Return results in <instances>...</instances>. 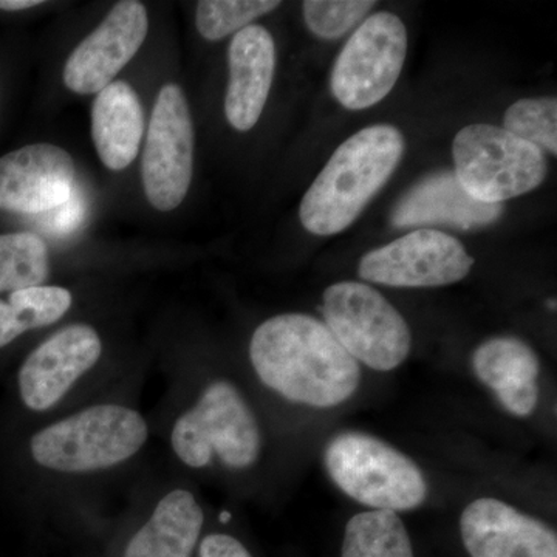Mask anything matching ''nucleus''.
Returning a JSON list of instances; mask_svg holds the SVG:
<instances>
[{"label":"nucleus","instance_id":"obj_1","mask_svg":"<svg viewBox=\"0 0 557 557\" xmlns=\"http://www.w3.org/2000/svg\"><path fill=\"white\" fill-rule=\"evenodd\" d=\"M249 359L267 387L310 408L344 405L361 384V366L310 314H278L263 322L252 335Z\"/></svg>","mask_w":557,"mask_h":557},{"label":"nucleus","instance_id":"obj_2","mask_svg":"<svg viewBox=\"0 0 557 557\" xmlns=\"http://www.w3.org/2000/svg\"><path fill=\"white\" fill-rule=\"evenodd\" d=\"M403 153L405 137L387 124L366 127L344 141L304 196V228L318 236L347 230L386 185Z\"/></svg>","mask_w":557,"mask_h":557},{"label":"nucleus","instance_id":"obj_3","mask_svg":"<svg viewBox=\"0 0 557 557\" xmlns=\"http://www.w3.org/2000/svg\"><path fill=\"white\" fill-rule=\"evenodd\" d=\"M330 479L346 496L370 509L412 511L426 502L428 480L405 453L366 432L335 435L324 450Z\"/></svg>","mask_w":557,"mask_h":557},{"label":"nucleus","instance_id":"obj_4","mask_svg":"<svg viewBox=\"0 0 557 557\" xmlns=\"http://www.w3.org/2000/svg\"><path fill=\"white\" fill-rule=\"evenodd\" d=\"M149 429L137 410L119 405L91 406L33 435L32 456L60 472L108 469L134 457Z\"/></svg>","mask_w":557,"mask_h":557},{"label":"nucleus","instance_id":"obj_5","mask_svg":"<svg viewBox=\"0 0 557 557\" xmlns=\"http://www.w3.org/2000/svg\"><path fill=\"white\" fill-rule=\"evenodd\" d=\"M171 443L186 467L205 468L212 456H219L231 469H247L258 461L262 440L239 388L220 380L209 384L196 406L178 418Z\"/></svg>","mask_w":557,"mask_h":557},{"label":"nucleus","instance_id":"obj_6","mask_svg":"<svg viewBox=\"0 0 557 557\" xmlns=\"http://www.w3.org/2000/svg\"><path fill=\"white\" fill-rule=\"evenodd\" d=\"M453 156L458 182L483 203L502 205L523 196L547 177V159L541 149L490 124H472L458 132Z\"/></svg>","mask_w":557,"mask_h":557},{"label":"nucleus","instance_id":"obj_7","mask_svg":"<svg viewBox=\"0 0 557 557\" xmlns=\"http://www.w3.org/2000/svg\"><path fill=\"white\" fill-rule=\"evenodd\" d=\"M325 325L358 364L391 372L408 359L412 333L406 319L379 289L344 281L325 289Z\"/></svg>","mask_w":557,"mask_h":557},{"label":"nucleus","instance_id":"obj_8","mask_svg":"<svg viewBox=\"0 0 557 557\" xmlns=\"http://www.w3.org/2000/svg\"><path fill=\"white\" fill-rule=\"evenodd\" d=\"M408 53L405 24L388 11L368 17L351 35L332 72L333 95L348 110L379 104L401 75Z\"/></svg>","mask_w":557,"mask_h":557},{"label":"nucleus","instance_id":"obj_9","mask_svg":"<svg viewBox=\"0 0 557 557\" xmlns=\"http://www.w3.org/2000/svg\"><path fill=\"white\" fill-rule=\"evenodd\" d=\"M194 166V126L182 87H161L150 116L141 177L153 208L170 212L188 194Z\"/></svg>","mask_w":557,"mask_h":557},{"label":"nucleus","instance_id":"obj_10","mask_svg":"<svg viewBox=\"0 0 557 557\" xmlns=\"http://www.w3.org/2000/svg\"><path fill=\"white\" fill-rule=\"evenodd\" d=\"M474 259L449 234L418 230L368 252L359 277L397 288H431L457 284L471 273Z\"/></svg>","mask_w":557,"mask_h":557},{"label":"nucleus","instance_id":"obj_11","mask_svg":"<svg viewBox=\"0 0 557 557\" xmlns=\"http://www.w3.org/2000/svg\"><path fill=\"white\" fill-rule=\"evenodd\" d=\"M148 32V10L141 2L116 3L70 54L62 75L65 86L79 95L100 94L141 49Z\"/></svg>","mask_w":557,"mask_h":557},{"label":"nucleus","instance_id":"obj_12","mask_svg":"<svg viewBox=\"0 0 557 557\" xmlns=\"http://www.w3.org/2000/svg\"><path fill=\"white\" fill-rule=\"evenodd\" d=\"M76 170L67 150L47 143L25 146L0 159V209L44 214L75 193Z\"/></svg>","mask_w":557,"mask_h":557},{"label":"nucleus","instance_id":"obj_13","mask_svg":"<svg viewBox=\"0 0 557 557\" xmlns=\"http://www.w3.org/2000/svg\"><path fill=\"white\" fill-rule=\"evenodd\" d=\"M101 354L100 335L90 325H69L54 333L22 364V401L36 412L53 408L97 364Z\"/></svg>","mask_w":557,"mask_h":557},{"label":"nucleus","instance_id":"obj_14","mask_svg":"<svg viewBox=\"0 0 557 557\" xmlns=\"http://www.w3.org/2000/svg\"><path fill=\"white\" fill-rule=\"evenodd\" d=\"M460 533L471 557H557L556 531L498 498L472 500L461 512Z\"/></svg>","mask_w":557,"mask_h":557},{"label":"nucleus","instance_id":"obj_15","mask_svg":"<svg viewBox=\"0 0 557 557\" xmlns=\"http://www.w3.org/2000/svg\"><path fill=\"white\" fill-rule=\"evenodd\" d=\"M230 81L225 115L236 131L258 124L276 70V44L267 28L249 25L237 32L228 51Z\"/></svg>","mask_w":557,"mask_h":557},{"label":"nucleus","instance_id":"obj_16","mask_svg":"<svg viewBox=\"0 0 557 557\" xmlns=\"http://www.w3.org/2000/svg\"><path fill=\"white\" fill-rule=\"evenodd\" d=\"M472 369L511 416L530 417L541 398V359L525 341L496 336L480 344L472 355Z\"/></svg>","mask_w":557,"mask_h":557},{"label":"nucleus","instance_id":"obj_17","mask_svg":"<svg viewBox=\"0 0 557 557\" xmlns=\"http://www.w3.org/2000/svg\"><path fill=\"white\" fill-rule=\"evenodd\" d=\"M502 211V205L483 203L469 196L456 172L445 171L421 180L398 201L392 212V225L397 228L421 225L479 228L496 222Z\"/></svg>","mask_w":557,"mask_h":557},{"label":"nucleus","instance_id":"obj_18","mask_svg":"<svg viewBox=\"0 0 557 557\" xmlns=\"http://www.w3.org/2000/svg\"><path fill=\"white\" fill-rule=\"evenodd\" d=\"M145 134V113L137 91L124 81H113L95 98L91 137L106 168L123 171L137 159Z\"/></svg>","mask_w":557,"mask_h":557},{"label":"nucleus","instance_id":"obj_19","mask_svg":"<svg viewBox=\"0 0 557 557\" xmlns=\"http://www.w3.org/2000/svg\"><path fill=\"white\" fill-rule=\"evenodd\" d=\"M203 520L199 502L189 491H171L132 536L123 557H190Z\"/></svg>","mask_w":557,"mask_h":557},{"label":"nucleus","instance_id":"obj_20","mask_svg":"<svg viewBox=\"0 0 557 557\" xmlns=\"http://www.w3.org/2000/svg\"><path fill=\"white\" fill-rule=\"evenodd\" d=\"M70 307L72 295L61 287L38 285L11 293L9 302L0 300V348L28 330L54 324Z\"/></svg>","mask_w":557,"mask_h":557},{"label":"nucleus","instance_id":"obj_21","mask_svg":"<svg viewBox=\"0 0 557 557\" xmlns=\"http://www.w3.org/2000/svg\"><path fill=\"white\" fill-rule=\"evenodd\" d=\"M341 557H416L397 512L370 509L348 520Z\"/></svg>","mask_w":557,"mask_h":557},{"label":"nucleus","instance_id":"obj_22","mask_svg":"<svg viewBox=\"0 0 557 557\" xmlns=\"http://www.w3.org/2000/svg\"><path fill=\"white\" fill-rule=\"evenodd\" d=\"M49 273V248L38 234H0V292L38 287Z\"/></svg>","mask_w":557,"mask_h":557},{"label":"nucleus","instance_id":"obj_23","mask_svg":"<svg viewBox=\"0 0 557 557\" xmlns=\"http://www.w3.org/2000/svg\"><path fill=\"white\" fill-rule=\"evenodd\" d=\"M277 7H281L277 0H201L197 3V30L205 39L220 40L244 30Z\"/></svg>","mask_w":557,"mask_h":557},{"label":"nucleus","instance_id":"obj_24","mask_svg":"<svg viewBox=\"0 0 557 557\" xmlns=\"http://www.w3.org/2000/svg\"><path fill=\"white\" fill-rule=\"evenodd\" d=\"M556 124V97L520 100L505 113V131L553 156L557 153Z\"/></svg>","mask_w":557,"mask_h":557},{"label":"nucleus","instance_id":"obj_25","mask_svg":"<svg viewBox=\"0 0 557 557\" xmlns=\"http://www.w3.org/2000/svg\"><path fill=\"white\" fill-rule=\"evenodd\" d=\"M373 7V0H307L302 11L307 27L314 35L336 39L351 30Z\"/></svg>","mask_w":557,"mask_h":557},{"label":"nucleus","instance_id":"obj_26","mask_svg":"<svg viewBox=\"0 0 557 557\" xmlns=\"http://www.w3.org/2000/svg\"><path fill=\"white\" fill-rule=\"evenodd\" d=\"M199 557H252L239 539L230 534H209L201 541Z\"/></svg>","mask_w":557,"mask_h":557},{"label":"nucleus","instance_id":"obj_27","mask_svg":"<svg viewBox=\"0 0 557 557\" xmlns=\"http://www.w3.org/2000/svg\"><path fill=\"white\" fill-rule=\"evenodd\" d=\"M49 212H53V215L46 219L49 228L57 231V233H69V231L78 226L79 219L83 218V203L73 193L69 201H65L61 207L51 209Z\"/></svg>","mask_w":557,"mask_h":557},{"label":"nucleus","instance_id":"obj_28","mask_svg":"<svg viewBox=\"0 0 557 557\" xmlns=\"http://www.w3.org/2000/svg\"><path fill=\"white\" fill-rule=\"evenodd\" d=\"M40 3L42 2H39V0H0V10L22 11L38 7Z\"/></svg>","mask_w":557,"mask_h":557}]
</instances>
